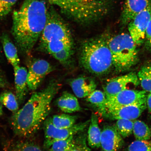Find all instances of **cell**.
<instances>
[{
	"instance_id": "6da1fadb",
	"label": "cell",
	"mask_w": 151,
	"mask_h": 151,
	"mask_svg": "<svg viewBox=\"0 0 151 151\" xmlns=\"http://www.w3.org/2000/svg\"><path fill=\"white\" fill-rule=\"evenodd\" d=\"M48 9L43 0H25L13 15L12 33L22 54L31 52L41 36L48 18Z\"/></svg>"
},
{
	"instance_id": "7a4b0ae2",
	"label": "cell",
	"mask_w": 151,
	"mask_h": 151,
	"mask_svg": "<svg viewBox=\"0 0 151 151\" xmlns=\"http://www.w3.org/2000/svg\"><path fill=\"white\" fill-rule=\"evenodd\" d=\"M61 88L58 81H51L46 88L32 94L28 101L11 118L15 134L22 137L35 134L47 119L53 99Z\"/></svg>"
},
{
	"instance_id": "3957f363",
	"label": "cell",
	"mask_w": 151,
	"mask_h": 151,
	"mask_svg": "<svg viewBox=\"0 0 151 151\" xmlns=\"http://www.w3.org/2000/svg\"><path fill=\"white\" fill-rule=\"evenodd\" d=\"M39 48L67 65L72 56L74 44L70 30L53 7L48 9V18L41 35Z\"/></svg>"
},
{
	"instance_id": "277c9868",
	"label": "cell",
	"mask_w": 151,
	"mask_h": 151,
	"mask_svg": "<svg viewBox=\"0 0 151 151\" xmlns=\"http://www.w3.org/2000/svg\"><path fill=\"white\" fill-rule=\"evenodd\" d=\"M67 17L83 25L101 20L110 12L113 0H47Z\"/></svg>"
},
{
	"instance_id": "5b68a950",
	"label": "cell",
	"mask_w": 151,
	"mask_h": 151,
	"mask_svg": "<svg viewBox=\"0 0 151 151\" xmlns=\"http://www.w3.org/2000/svg\"><path fill=\"white\" fill-rule=\"evenodd\" d=\"M108 39L101 35L85 40L81 45L80 65L92 74L98 76L106 74L113 67Z\"/></svg>"
},
{
	"instance_id": "8992f818",
	"label": "cell",
	"mask_w": 151,
	"mask_h": 151,
	"mask_svg": "<svg viewBox=\"0 0 151 151\" xmlns=\"http://www.w3.org/2000/svg\"><path fill=\"white\" fill-rule=\"evenodd\" d=\"M113 67L118 73L131 69L139 60L136 45L129 34L122 33L108 39Z\"/></svg>"
},
{
	"instance_id": "52a82bcc",
	"label": "cell",
	"mask_w": 151,
	"mask_h": 151,
	"mask_svg": "<svg viewBox=\"0 0 151 151\" xmlns=\"http://www.w3.org/2000/svg\"><path fill=\"white\" fill-rule=\"evenodd\" d=\"M90 120L75 124L68 129H61L53 125L50 118L47 119L44 122L45 141L43 146L46 149L50 148L55 142L68 138L81 131H84L90 124Z\"/></svg>"
},
{
	"instance_id": "ba28073f",
	"label": "cell",
	"mask_w": 151,
	"mask_h": 151,
	"mask_svg": "<svg viewBox=\"0 0 151 151\" xmlns=\"http://www.w3.org/2000/svg\"><path fill=\"white\" fill-rule=\"evenodd\" d=\"M54 70V68L46 60L35 59L30 63L27 73L28 89L37 90L46 76Z\"/></svg>"
},
{
	"instance_id": "9c48e42d",
	"label": "cell",
	"mask_w": 151,
	"mask_h": 151,
	"mask_svg": "<svg viewBox=\"0 0 151 151\" xmlns=\"http://www.w3.org/2000/svg\"><path fill=\"white\" fill-rule=\"evenodd\" d=\"M151 17V1L144 10L137 15L128 24L129 34L136 45L145 42L146 30Z\"/></svg>"
},
{
	"instance_id": "30bf717a",
	"label": "cell",
	"mask_w": 151,
	"mask_h": 151,
	"mask_svg": "<svg viewBox=\"0 0 151 151\" xmlns=\"http://www.w3.org/2000/svg\"><path fill=\"white\" fill-rule=\"evenodd\" d=\"M147 96V92L144 90H124L113 97L107 99L105 109L146 103Z\"/></svg>"
},
{
	"instance_id": "8fae6325",
	"label": "cell",
	"mask_w": 151,
	"mask_h": 151,
	"mask_svg": "<svg viewBox=\"0 0 151 151\" xmlns=\"http://www.w3.org/2000/svg\"><path fill=\"white\" fill-rule=\"evenodd\" d=\"M140 84L137 75L131 72L109 80L103 87L106 99L113 97L130 87H136Z\"/></svg>"
},
{
	"instance_id": "7c38bea8",
	"label": "cell",
	"mask_w": 151,
	"mask_h": 151,
	"mask_svg": "<svg viewBox=\"0 0 151 151\" xmlns=\"http://www.w3.org/2000/svg\"><path fill=\"white\" fill-rule=\"evenodd\" d=\"M147 108L146 103L138 104L111 107L105 109L103 116L111 120H135Z\"/></svg>"
},
{
	"instance_id": "4fadbf2b",
	"label": "cell",
	"mask_w": 151,
	"mask_h": 151,
	"mask_svg": "<svg viewBox=\"0 0 151 151\" xmlns=\"http://www.w3.org/2000/svg\"><path fill=\"white\" fill-rule=\"evenodd\" d=\"M122 137L114 126H106L101 131V145L104 151H118L123 146Z\"/></svg>"
},
{
	"instance_id": "5bb4252c",
	"label": "cell",
	"mask_w": 151,
	"mask_h": 151,
	"mask_svg": "<svg viewBox=\"0 0 151 151\" xmlns=\"http://www.w3.org/2000/svg\"><path fill=\"white\" fill-rule=\"evenodd\" d=\"M150 0H125L120 16V22L124 26L128 24L137 15L150 4Z\"/></svg>"
},
{
	"instance_id": "9a60e30c",
	"label": "cell",
	"mask_w": 151,
	"mask_h": 151,
	"mask_svg": "<svg viewBox=\"0 0 151 151\" xmlns=\"http://www.w3.org/2000/svg\"><path fill=\"white\" fill-rule=\"evenodd\" d=\"M69 84L75 95L79 98L88 97L97 88L95 80L89 77L81 76L71 79Z\"/></svg>"
},
{
	"instance_id": "2e32d148",
	"label": "cell",
	"mask_w": 151,
	"mask_h": 151,
	"mask_svg": "<svg viewBox=\"0 0 151 151\" xmlns=\"http://www.w3.org/2000/svg\"><path fill=\"white\" fill-rule=\"evenodd\" d=\"M16 96L18 103H24L27 94L28 70L26 68L18 66L14 68Z\"/></svg>"
},
{
	"instance_id": "e0dca14e",
	"label": "cell",
	"mask_w": 151,
	"mask_h": 151,
	"mask_svg": "<svg viewBox=\"0 0 151 151\" xmlns=\"http://www.w3.org/2000/svg\"><path fill=\"white\" fill-rule=\"evenodd\" d=\"M58 106L63 112L71 113L81 110L80 104L75 96L64 92L56 101Z\"/></svg>"
},
{
	"instance_id": "ac0fdd59",
	"label": "cell",
	"mask_w": 151,
	"mask_h": 151,
	"mask_svg": "<svg viewBox=\"0 0 151 151\" xmlns=\"http://www.w3.org/2000/svg\"><path fill=\"white\" fill-rule=\"evenodd\" d=\"M87 134L88 144L92 148H99L101 147V131L99 127L97 115L92 113L90 119Z\"/></svg>"
},
{
	"instance_id": "d6986e66",
	"label": "cell",
	"mask_w": 151,
	"mask_h": 151,
	"mask_svg": "<svg viewBox=\"0 0 151 151\" xmlns=\"http://www.w3.org/2000/svg\"><path fill=\"white\" fill-rule=\"evenodd\" d=\"M4 51L8 61L15 68L20 65L17 48L11 41L10 37L6 34H3L1 37Z\"/></svg>"
},
{
	"instance_id": "ffe728a7",
	"label": "cell",
	"mask_w": 151,
	"mask_h": 151,
	"mask_svg": "<svg viewBox=\"0 0 151 151\" xmlns=\"http://www.w3.org/2000/svg\"><path fill=\"white\" fill-rule=\"evenodd\" d=\"M86 98V101L95 106L99 114L103 116L105 112L107 100L104 92L95 90Z\"/></svg>"
},
{
	"instance_id": "44dd1931",
	"label": "cell",
	"mask_w": 151,
	"mask_h": 151,
	"mask_svg": "<svg viewBox=\"0 0 151 151\" xmlns=\"http://www.w3.org/2000/svg\"><path fill=\"white\" fill-rule=\"evenodd\" d=\"M50 119L55 127L61 129H68L75 124L77 117L68 114H61L55 115Z\"/></svg>"
},
{
	"instance_id": "7402d4cb",
	"label": "cell",
	"mask_w": 151,
	"mask_h": 151,
	"mask_svg": "<svg viewBox=\"0 0 151 151\" xmlns=\"http://www.w3.org/2000/svg\"><path fill=\"white\" fill-rule=\"evenodd\" d=\"M133 133L137 140H148L151 137V131L148 126L141 120L134 121Z\"/></svg>"
},
{
	"instance_id": "603a6c76",
	"label": "cell",
	"mask_w": 151,
	"mask_h": 151,
	"mask_svg": "<svg viewBox=\"0 0 151 151\" xmlns=\"http://www.w3.org/2000/svg\"><path fill=\"white\" fill-rule=\"evenodd\" d=\"M0 102L2 104L14 113L19 110V103L16 96L12 92L5 91L0 95Z\"/></svg>"
},
{
	"instance_id": "cb8c5ba5",
	"label": "cell",
	"mask_w": 151,
	"mask_h": 151,
	"mask_svg": "<svg viewBox=\"0 0 151 151\" xmlns=\"http://www.w3.org/2000/svg\"><path fill=\"white\" fill-rule=\"evenodd\" d=\"M139 83L147 92H151V66H143L137 73Z\"/></svg>"
},
{
	"instance_id": "d4e9b609",
	"label": "cell",
	"mask_w": 151,
	"mask_h": 151,
	"mask_svg": "<svg viewBox=\"0 0 151 151\" xmlns=\"http://www.w3.org/2000/svg\"><path fill=\"white\" fill-rule=\"evenodd\" d=\"M133 121L120 119L117 120L114 126L121 136L124 138L133 133Z\"/></svg>"
},
{
	"instance_id": "484cf974",
	"label": "cell",
	"mask_w": 151,
	"mask_h": 151,
	"mask_svg": "<svg viewBox=\"0 0 151 151\" xmlns=\"http://www.w3.org/2000/svg\"><path fill=\"white\" fill-rule=\"evenodd\" d=\"M75 135L55 142L48 149V151H71L73 146Z\"/></svg>"
},
{
	"instance_id": "4316f807",
	"label": "cell",
	"mask_w": 151,
	"mask_h": 151,
	"mask_svg": "<svg viewBox=\"0 0 151 151\" xmlns=\"http://www.w3.org/2000/svg\"><path fill=\"white\" fill-rule=\"evenodd\" d=\"M87 134L84 131L74 136V143L71 151H91L87 143Z\"/></svg>"
},
{
	"instance_id": "83f0119b",
	"label": "cell",
	"mask_w": 151,
	"mask_h": 151,
	"mask_svg": "<svg viewBox=\"0 0 151 151\" xmlns=\"http://www.w3.org/2000/svg\"><path fill=\"white\" fill-rule=\"evenodd\" d=\"M9 151H42L41 148L31 141H20L11 146Z\"/></svg>"
},
{
	"instance_id": "f1b7e54d",
	"label": "cell",
	"mask_w": 151,
	"mask_h": 151,
	"mask_svg": "<svg viewBox=\"0 0 151 151\" xmlns=\"http://www.w3.org/2000/svg\"><path fill=\"white\" fill-rule=\"evenodd\" d=\"M123 151H151V141L137 140L132 143Z\"/></svg>"
},
{
	"instance_id": "f546056e",
	"label": "cell",
	"mask_w": 151,
	"mask_h": 151,
	"mask_svg": "<svg viewBox=\"0 0 151 151\" xmlns=\"http://www.w3.org/2000/svg\"><path fill=\"white\" fill-rule=\"evenodd\" d=\"M18 0H0V19L6 16L10 12Z\"/></svg>"
},
{
	"instance_id": "4dcf8cb0",
	"label": "cell",
	"mask_w": 151,
	"mask_h": 151,
	"mask_svg": "<svg viewBox=\"0 0 151 151\" xmlns=\"http://www.w3.org/2000/svg\"><path fill=\"white\" fill-rule=\"evenodd\" d=\"M145 42L146 48L151 51V17L146 30Z\"/></svg>"
},
{
	"instance_id": "1f68e13d",
	"label": "cell",
	"mask_w": 151,
	"mask_h": 151,
	"mask_svg": "<svg viewBox=\"0 0 151 151\" xmlns=\"http://www.w3.org/2000/svg\"><path fill=\"white\" fill-rule=\"evenodd\" d=\"M147 107L149 113H151V92L147 95L146 100Z\"/></svg>"
},
{
	"instance_id": "d6a6232c",
	"label": "cell",
	"mask_w": 151,
	"mask_h": 151,
	"mask_svg": "<svg viewBox=\"0 0 151 151\" xmlns=\"http://www.w3.org/2000/svg\"><path fill=\"white\" fill-rule=\"evenodd\" d=\"M6 84V82L5 79L0 73V88H4Z\"/></svg>"
},
{
	"instance_id": "836d02e7",
	"label": "cell",
	"mask_w": 151,
	"mask_h": 151,
	"mask_svg": "<svg viewBox=\"0 0 151 151\" xmlns=\"http://www.w3.org/2000/svg\"><path fill=\"white\" fill-rule=\"evenodd\" d=\"M3 114V111L2 107V104L0 102V117Z\"/></svg>"
},
{
	"instance_id": "e575fe53",
	"label": "cell",
	"mask_w": 151,
	"mask_h": 151,
	"mask_svg": "<svg viewBox=\"0 0 151 151\" xmlns=\"http://www.w3.org/2000/svg\"><path fill=\"white\" fill-rule=\"evenodd\" d=\"M0 54H1V51H0Z\"/></svg>"
},
{
	"instance_id": "d590c367",
	"label": "cell",
	"mask_w": 151,
	"mask_h": 151,
	"mask_svg": "<svg viewBox=\"0 0 151 151\" xmlns=\"http://www.w3.org/2000/svg\"></svg>"
}]
</instances>
